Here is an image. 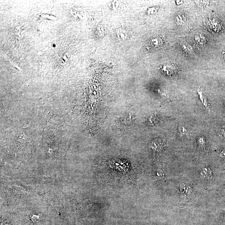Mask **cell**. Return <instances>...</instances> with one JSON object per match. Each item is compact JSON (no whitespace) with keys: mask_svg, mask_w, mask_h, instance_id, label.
I'll return each instance as SVG.
<instances>
[{"mask_svg":"<svg viewBox=\"0 0 225 225\" xmlns=\"http://www.w3.org/2000/svg\"><path fill=\"white\" fill-rule=\"evenodd\" d=\"M179 192L180 194L183 197H188L191 195L192 190L191 187L187 184L182 183L179 186Z\"/></svg>","mask_w":225,"mask_h":225,"instance_id":"cell-1","label":"cell"},{"mask_svg":"<svg viewBox=\"0 0 225 225\" xmlns=\"http://www.w3.org/2000/svg\"><path fill=\"white\" fill-rule=\"evenodd\" d=\"M151 146L154 150L156 151H160L164 148V143L161 139H156L152 142Z\"/></svg>","mask_w":225,"mask_h":225,"instance_id":"cell-2","label":"cell"},{"mask_svg":"<svg viewBox=\"0 0 225 225\" xmlns=\"http://www.w3.org/2000/svg\"><path fill=\"white\" fill-rule=\"evenodd\" d=\"M161 69L163 73L168 75H172L175 71V67L169 65H164L162 66Z\"/></svg>","mask_w":225,"mask_h":225,"instance_id":"cell-3","label":"cell"},{"mask_svg":"<svg viewBox=\"0 0 225 225\" xmlns=\"http://www.w3.org/2000/svg\"><path fill=\"white\" fill-rule=\"evenodd\" d=\"M162 43V40L159 37H155L151 39L148 42V46L151 48H156Z\"/></svg>","mask_w":225,"mask_h":225,"instance_id":"cell-4","label":"cell"},{"mask_svg":"<svg viewBox=\"0 0 225 225\" xmlns=\"http://www.w3.org/2000/svg\"><path fill=\"white\" fill-rule=\"evenodd\" d=\"M201 175L204 179H209L212 177V171L210 168H204L201 171Z\"/></svg>","mask_w":225,"mask_h":225,"instance_id":"cell-5","label":"cell"},{"mask_svg":"<svg viewBox=\"0 0 225 225\" xmlns=\"http://www.w3.org/2000/svg\"><path fill=\"white\" fill-rule=\"evenodd\" d=\"M198 93L199 95V97L200 99H201V101H202V103H203V105L206 108H207L208 106L207 102L206 99L205 95H204V93H202V91L199 90L198 91Z\"/></svg>","mask_w":225,"mask_h":225,"instance_id":"cell-6","label":"cell"},{"mask_svg":"<svg viewBox=\"0 0 225 225\" xmlns=\"http://www.w3.org/2000/svg\"><path fill=\"white\" fill-rule=\"evenodd\" d=\"M187 130L184 127L182 126L179 128L178 136L179 138H183L186 135Z\"/></svg>","mask_w":225,"mask_h":225,"instance_id":"cell-7","label":"cell"},{"mask_svg":"<svg viewBox=\"0 0 225 225\" xmlns=\"http://www.w3.org/2000/svg\"><path fill=\"white\" fill-rule=\"evenodd\" d=\"M199 144L203 146L204 144V141L203 138H200L199 139Z\"/></svg>","mask_w":225,"mask_h":225,"instance_id":"cell-8","label":"cell"}]
</instances>
